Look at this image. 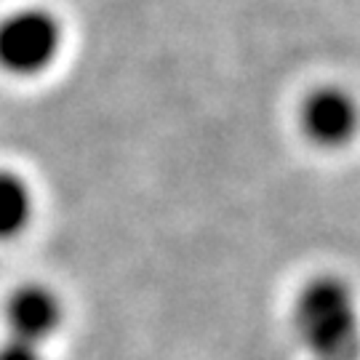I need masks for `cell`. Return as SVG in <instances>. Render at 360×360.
Listing matches in <instances>:
<instances>
[{
    "label": "cell",
    "instance_id": "1",
    "mask_svg": "<svg viewBox=\"0 0 360 360\" xmlns=\"http://www.w3.org/2000/svg\"><path fill=\"white\" fill-rule=\"evenodd\" d=\"M294 328L318 360H358L360 307L355 291L339 275H318L299 291Z\"/></svg>",
    "mask_w": 360,
    "mask_h": 360
},
{
    "label": "cell",
    "instance_id": "2",
    "mask_svg": "<svg viewBox=\"0 0 360 360\" xmlns=\"http://www.w3.org/2000/svg\"><path fill=\"white\" fill-rule=\"evenodd\" d=\"M65 27L49 8L27 6L0 19V70L16 77H35L59 59Z\"/></svg>",
    "mask_w": 360,
    "mask_h": 360
},
{
    "label": "cell",
    "instance_id": "3",
    "mask_svg": "<svg viewBox=\"0 0 360 360\" xmlns=\"http://www.w3.org/2000/svg\"><path fill=\"white\" fill-rule=\"evenodd\" d=\"M299 129L315 147L339 150L358 136V99L342 86H318L299 104Z\"/></svg>",
    "mask_w": 360,
    "mask_h": 360
},
{
    "label": "cell",
    "instance_id": "4",
    "mask_svg": "<svg viewBox=\"0 0 360 360\" xmlns=\"http://www.w3.org/2000/svg\"><path fill=\"white\" fill-rule=\"evenodd\" d=\"M3 318L8 336L40 347V342L49 339L62 323V302L49 285H16L3 304Z\"/></svg>",
    "mask_w": 360,
    "mask_h": 360
},
{
    "label": "cell",
    "instance_id": "5",
    "mask_svg": "<svg viewBox=\"0 0 360 360\" xmlns=\"http://www.w3.org/2000/svg\"><path fill=\"white\" fill-rule=\"evenodd\" d=\"M35 211L32 190L16 171L0 168V240L22 235Z\"/></svg>",
    "mask_w": 360,
    "mask_h": 360
},
{
    "label": "cell",
    "instance_id": "6",
    "mask_svg": "<svg viewBox=\"0 0 360 360\" xmlns=\"http://www.w3.org/2000/svg\"><path fill=\"white\" fill-rule=\"evenodd\" d=\"M0 360H43V355L38 345L6 336V342H0Z\"/></svg>",
    "mask_w": 360,
    "mask_h": 360
}]
</instances>
